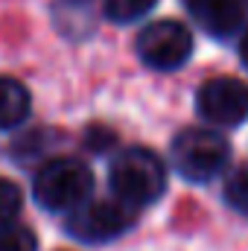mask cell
<instances>
[{
  "label": "cell",
  "instance_id": "cell-6",
  "mask_svg": "<svg viewBox=\"0 0 248 251\" xmlns=\"http://www.w3.org/2000/svg\"><path fill=\"white\" fill-rule=\"evenodd\" d=\"M196 111L210 126H240L248 120V85L234 76H213L196 91Z\"/></svg>",
  "mask_w": 248,
  "mask_h": 251
},
{
  "label": "cell",
  "instance_id": "cell-10",
  "mask_svg": "<svg viewBox=\"0 0 248 251\" xmlns=\"http://www.w3.org/2000/svg\"><path fill=\"white\" fill-rule=\"evenodd\" d=\"M222 199L231 210H237L240 216H248V167H237L222 187Z\"/></svg>",
  "mask_w": 248,
  "mask_h": 251
},
{
  "label": "cell",
  "instance_id": "cell-1",
  "mask_svg": "<svg viewBox=\"0 0 248 251\" xmlns=\"http://www.w3.org/2000/svg\"><path fill=\"white\" fill-rule=\"evenodd\" d=\"M108 184H111V193L120 204L131 207V210H140V207L155 204L164 196L167 167H164L161 155H155L152 149L128 146L111 158Z\"/></svg>",
  "mask_w": 248,
  "mask_h": 251
},
{
  "label": "cell",
  "instance_id": "cell-7",
  "mask_svg": "<svg viewBox=\"0 0 248 251\" xmlns=\"http://www.w3.org/2000/svg\"><path fill=\"white\" fill-rule=\"evenodd\" d=\"M190 18L213 38L228 41L248 26V0H181Z\"/></svg>",
  "mask_w": 248,
  "mask_h": 251
},
{
  "label": "cell",
  "instance_id": "cell-11",
  "mask_svg": "<svg viewBox=\"0 0 248 251\" xmlns=\"http://www.w3.org/2000/svg\"><path fill=\"white\" fill-rule=\"evenodd\" d=\"M0 251H38V240L26 225L9 222L0 225Z\"/></svg>",
  "mask_w": 248,
  "mask_h": 251
},
{
  "label": "cell",
  "instance_id": "cell-4",
  "mask_svg": "<svg viewBox=\"0 0 248 251\" xmlns=\"http://www.w3.org/2000/svg\"><path fill=\"white\" fill-rule=\"evenodd\" d=\"M131 225H134V210L120 204L117 199H88L64 219V231L88 246L111 243L123 237Z\"/></svg>",
  "mask_w": 248,
  "mask_h": 251
},
{
  "label": "cell",
  "instance_id": "cell-9",
  "mask_svg": "<svg viewBox=\"0 0 248 251\" xmlns=\"http://www.w3.org/2000/svg\"><path fill=\"white\" fill-rule=\"evenodd\" d=\"M155 6H158V0H102V12L114 24H134V21L146 18Z\"/></svg>",
  "mask_w": 248,
  "mask_h": 251
},
{
  "label": "cell",
  "instance_id": "cell-2",
  "mask_svg": "<svg viewBox=\"0 0 248 251\" xmlns=\"http://www.w3.org/2000/svg\"><path fill=\"white\" fill-rule=\"evenodd\" d=\"M32 196L50 213H70L94 196V173L79 158H53L35 173Z\"/></svg>",
  "mask_w": 248,
  "mask_h": 251
},
{
  "label": "cell",
  "instance_id": "cell-3",
  "mask_svg": "<svg viewBox=\"0 0 248 251\" xmlns=\"http://www.w3.org/2000/svg\"><path fill=\"white\" fill-rule=\"evenodd\" d=\"M170 158L181 178L193 184H207L228 170L231 143L213 128H184L175 134Z\"/></svg>",
  "mask_w": 248,
  "mask_h": 251
},
{
  "label": "cell",
  "instance_id": "cell-8",
  "mask_svg": "<svg viewBox=\"0 0 248 251\" xmlns=\"http://www.w3.org/2000/svg\"><path fill=\"white\" fill-rule=\"evenodd\" d=\"M29 108H32V100L26 85L12 76H0V131L21 126L29 117Z\"/></svg>",
  "mask_w": 248,
  "mask_h": 251
},
{
  "label": "cell",
  "instance_id": "cell-12",
  "mask_svg": "<svg viewBox=\"0 0 248 251\" xmlns=\"http://www.w3.org/2000/svg\"><path fill=\"white\" fill-rule=\"evenodd\" d=\"M21 204H24V196L18 184H12L9 178H0V225L15 222L21 213Z\"/></svg>",
  "mask_w": 248,
  "mask_h": 251
},
{
  "label": "cell",
  "instance_id": "cell-13",
  "mask_svg": "<svg viewBox=\"0 0 248 251\" xmlns=\"http://www.w3.org/2000/svg\"><path fill=\"white\" fill-rule=\"evenodd\" d=\"M240 62L248 67V29L243 32V38H240Z\"/></svg>",
  "mask_w": 248,
  "mask_h": 251
},
{
  "label": "cell",
  "instance_id": "cell-5",
  "mask_svg": "<svg viewBox=\"0 0 248 251\" xmlns=\"http://www.w3.org/2000/svg\"><path fill=\"white\" fill-rule=\"evenodd\" d=\"M134 47H137V59L146 67L170 73L187 64V59L193 56V32L181 21L173 18L152 21L140 29Z\"/></svg>",
  "mask_w": 248,
  "mask_h": 251
}]
</instances>
